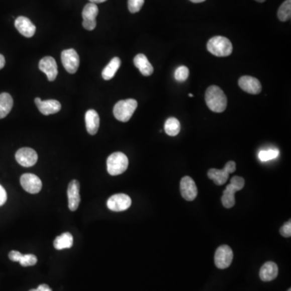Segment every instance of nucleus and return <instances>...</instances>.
<instances>
[{
    "instance_id": "nucleus-12",
    "label": "nucleus",
    "mask_w": 291,
    "mask_h": 291,
    "mask_svg": "<svg viewBox=\"0 0 291 291\" xmlns=\"http://www.w3.org/2000/svg\"><path fill=\"white\" fill-rule=\"evenodd\" d=\"M39 69L46 74L48 80H55L58 71V65L54 58L47 56L41 59L39 62Z\"/></svg>"
},
{
    "instance_id": "nucleus-11",
    "label": "nucleus",
    "mask_w": 291,
    "mask_h": 291,
    "mask_svg": "<svg viewBox=\"0 0 291 291\" xmlns=\"http://www.w3.org/2000/svg\"><path fill=\"white\" fill-rule=\"evenodd\" d=\"M180 192L183 199L192 202L198 196V188L195 182L190 176H184L180 180Z\"/></svg>"
},
{
    "instance_id": "nucleus-31",
    "label": "nucleus",
    "mask_w": 291,
    "mask_h": 291,
    "mask_svg": "<svg viewBox=\"0 0 291 291\" xmlns=\"http://www.w3.org/2000/svg\"><path fill=\"white\" fill-rule=\"evenodd\" d=\"M230 184H231V185H233L234 187L237 189V191H240V190L244 188L245 181H244V178L236 176L231 178V183H230Z\"/></svg>"
},
{
    "instance_id": "nucleus-42",
    "label": "nucleus",
    "mask_w": 291,
    "mask_h": 291,
    "mask_svg": "<svg viewBox=\"0 0 291 291\" xmlns=\"http://www.w3.org/2000/svg\"><path fill=\"white\" fill-rule=\"evenodd\" d=\"M188 96H189V97H193V95H192V94H188Z\"/></svg>"
},
{
    "instance_id": "nucleus-41",
    "label": "nucleus",
    "mask_w": 291,
    "mask_h": 291,
    "mask_svg": "<svg viewBox=\"0 0 291 291\" xmlns=\"http://www.w3.org/2000/svg\"><path fill=\"white\" fill-rule=\"evenodd\" d=\"M29 291H39V290H38V289H37H37H30V290Z\"/></svg>"
},
{
    "instance_id": "nucleus-18",
    "label": "nucleus",
    "mask_w": 291,
    "mask_h": 291,
    "mask_svg": "<svg viewBox=\"0 0 291 291\" xmlns=\"http://www.w3.org/2000/svg\"><path fill=\"white\" fill-rule=\"evenodd\" d=\"M85 123L87 132L91 135H95L100 127V117L95 110H87L85 114Z\"/></svg>"
},
{
    "instance_id": "nucleus-16",
    "label": "nucleus",
    "mask_w": 291,
    "mask_h": 291,
    "mask_svg": "<svg viewBox=\"0 0 291 291\" xmlns=\"http://www.w3.org/2000/svg\"><path fill=\"white\" fill-rule=\"evenodd\" d=\"M15 27L17 28L19 33L28 38L33 37L36 33L35 25L27 17H17L15 21Z\"/></svg>"
},
{
    "instance_id": "nucleus-1",
    "label": "nucleus",
    "mask_w": 291,
    "mask_h": 291,
    "mask_svg": "<svg viewBox=\"0 0 291 291\" xmlns=\"http://www.w3.org/2000/svg\"><path fill=\"white\" fill-rule=\"evenodd\" d=\"M206 102L211 111L215 113H223L225 111L227 106V99L225 93L220 87L213 85L207 88L206 91Z\"/></svg>"
},
{
    "instance_id": "nucleus-4",
    "label": "nucleus",
    "mask_w": 291,
    "mask_h": 291,
    "mask_svg": "<svg viewBox=\"0 0 291 291\" xmlns=\"http://www.w3.org/2000/svg\"><path fill=\"white\" fill-rule=\"evenodd\" d=\"M129 159L124 153L115 152L107 159L108 172L111 176H118L128 168Z\"/></svg>"
},
{
    "instance_id": "nucleus-33",
    "label": "nucleus",
    "mask_w": 291,
    "mask_h": 291,
    "mask_svg": "<svg viewBox=\"0 0 291 291\" xmlns=\"http://www.w3.org/2000/svg\"><path fill=\"white\" fill-rule=\"evenodd\" d=\"M23 254H21V252H18V251H11L9 255V259L15 262H19Z\"/></svg>"
},
{
    "instance_id": "nucleus-27",
    "label": "nucleus",
    "mask_w": 291,
    "mask_h": 291,
    "mask_svg": "<svg viewBox=\"0 0 291 291\" xmlns=\"http://www.w3.org/2000/svg\"><path fill=\"white\" fill-rule=\"evenodd\" d=\"M278 150L271 149V150H266V151H260L258 156L260 161L266 162L276 159L278 156Z\"/></svg>"
},
{
    "instance_id": "nucleus-35",
    "label": "nucleus",
    "mask_w": 291,
    "mask_h": 291,
    "mask_svg": "<svg viewBox=\"0 0 291 291\" xmlns=\"http://www.w3.org/2000/svg\"><path fill=\"white\" fill-rule=\"evenodd\" d=\"M7 198L8 197H7L6 191L2 186L0 185V207L6 203Z\"/></svg>"
},
{
    "instance_id": "nucleus-37",
    "label": "nucleus",
    "mask_w": 291,
    "mask_h": 291,
    "mask_svg": "<svg viewBox=\"0 0 291 291\" xmlns=\"http://www.w3.org/2000/svg\"><path fill=\"white\" fill-rule=\"evenodd\" d=\"M5 66V58L4 55L0 54V70L4 68Z\"/></svg>"
},
{
    "instance_id": "nucleus-3",
    "label": "nucleus",
    "mask_w": 291,
    "mask_h": 291,
    "mask_svg": "<svg viewBox=\"0 0 291 291\" xmlns=\"http://www.w3.org/2000/svg\"><path fill=\"white\" fill-rule=\"evenodd\" d=\"M138 107L136 100L127 99L120 101L114 108V115L116 119L122 122H127L132 118L133 114Z\"/></svg>"
},
{
    "instance_id": "nucleus-34",
    "label": "nucleus",
    "mask_w": 291,
    "mask_h": 291,
    "mask_svg": "<svg viewBox=\"0 0 291 291\" xmlns=\"http://www.w3.org/2000/svg\"><path fill=\"white\" fill-rule=\"evenodd\" d=\"M226 170H227L228 173H233L234 171H236V164L234 161L227 162L226 163L225 167H224Z\"/></svg>"
},
{
    "instance_id": "nucleus-28",
    "label": "nucleus",
    "mask_w": 291,
    "mask_h": 291,
    "mask_svg": "<svg viewBox=\"0 0 291 291\" xmlns=\"http://www.w3.org/2000/svg\"><path fill=\"white\" fill-rule=\"evenodd\" d=\"M188 75H189V70L185 66H179L175 71V79L180 83H183L187 80Z\"/></svg>"
},
{
    "instance_id": "nucleus-2",
    "label": "nucleus",
    "mask_w": 291,
    "mask_h": 291,
    "mask_svg": "<svg viewBox=\"0 0 291 291\" xmlns=\"http://www.w3.org/2000/svg\"><path fill=\"white\" fill-rule=\"evenodd\" d=\"M207 50L211 54L217 57H227L232 53L233 46L227 37L217 36L209 40Z\"/></svg>"
},
{
    "instance_id": "nucleus-14",
    "label": "nucleus",
    "mask_w": 291,
    "mask_h": 291,
    "mask_svg": "<svg viewBox=\"0 0 291 291\" xmlns=\"http://www.w3.org/2000/svg\"><path fill=\"white\" fill-rule=\"evenodd\" d=\"M36 106L38 108L39 111L43 115H50V114H57L60 111L61 104L56 101V100H47V101H42L41 98L37 97L35 99Z\"/></svg>"
},
{
    "instance_id": "nucleus-15",
    "label": "nucleus",
    "mask_w": 291,
    "mask_h": 291,
    "mask_svg": "<svg viewBox=\"0 0 291 291\" xmlns=\"http://www.w3.org/2000/svg\"><path fill=\"white\" fill-rule=\"evenodd\" d=\"M68 195V207L71 211H76L80 203L79 195V183L78 180H73L70 182L67 189Z\"/></svg>"
},
{
    "instance_id": "nucleus-39",
    "label": "nucleus",
    "mask_w": 291,
    "mask_h": 291,
    "mask_svg": "<svg viewBox=\"0 0 291 291\" xmlns=\"http://www.w3.org/2000/svg\"><path fill=\"white\" fill-rule=\"evenodd\" d=\"M190 1L194 4H200V3L205 2L206 0H190Z\"/></svg>"
},
{
    "instance_id": "nucleus-22",
    "label": "nucleus",
    "mask_w": 291,
    "mask_h": 291,
    "mask_svg": "<svg viewBox=\"0 0 291 291\" xmlns=\"http://www.w3.org/2000/svg\"><path fill=\"white\" fill-rule=\"evenodd\" d=\"M237 192L233 185L231 184L227 186V188L223 191V197H222V203L223 207L227 209L232 208L236 204V199H235V194Z\"/></svg>"
},
{
    "instance_id": "nucleus-38",
    "label": "nucleus",
    "mask_w": 291,
    "mask_h": 291,
    "mask_svg": "<svg viewBox=\"0 0 291 291\" xmlns=\"http://www.w3.org/2000/svg\"><path fill=\"white\" fill-rule=\"evenodd\" d=\"M89 1L95 5V4H102V3L106 2L107 0H89Z\"/></svg>"
},
{
    "instance_id": "nucleus-9",
    "label": "nucleus",
    "mask_w": 291,
    "mask_h": 291,
    "mask_svg": "<svg viewBox=\"0 0 291 291\" xmlns=\"http://www.w3.org/2000/svg\"><path fill=\"white\" fill-rule=\"evenodd\" d=\"M21 184L26 192L37 194L42 190V182L34 174L25 173L21 177Z\"/></svg>"
},
{
    "instance_id": "nucleus-23",
    "label": "nucleus",
    "mask_w": 291,
    "mask_h": 291,
    "mask_svg": "<svg viewBox=\"0 0 291 291\" xmlns=\"http://www.w3.org/2000/svg\"><path fill=\"white\" fill-rule=\"evenodd\" d=\"M120 58H118V57L113 58L110 61V63L107 65L106 68L104 69L103 71H102L103 79H106V80H110V79H113L118 69L120 68Z\"/></svg>"
},
{
    "instance_id": "nucleus-5",
    "label": "nucleus",
    "mask_w": 291,
    "mask_h": 291,
    "mask_svg": "<svg viewBox=\"0 0 291 291\" xmlns=\"http://www.w3.org/2000/svg\"><path fill=\"white\" fill-rule=\"evenodd\" d=\"M233 252L229 246H219L215 252V265L221 269L228 268L233 260Z\"/></svg>"
},
{
    "instance_id": "nucleus-17",
    "label": "nucleus",
    "mask_w": 291,
    "mask_h": 291,
    "mask_svg": "<svg viewBox=\"0 0 291 291\" xmlns=\"http://www.w3.org/2000/svg\"><path fill=\"white\" fill-rule=\"evenodd\" d=\"M278 274V267L273 261L264 263L260 268V277L263 281H270L274 280Z\"/></svg>"
},
{
    "instance_id": "nucleus-32",
    "label": "nucleus",
    "mask_w": 291,
    "mask_h": 291,
    "mask_svg": "<svg viewBox=\"0 0 291 291\" xmlns=\"http://www.w3.org/2000/svg\"><path fill=\"white\" fill-rule=\"evenodd\" d=\"M280 233L284 237L288 238L291 236V221L286 222L280 229Z\"/></svg>"
},
{
    "instance_id": "nucleus-21",
    "label": "nucleus",
    "mask_w": 291,
    "mask_h": 291,
    "mask_svg": "<svg viewBox=\"0 0 291 291\" xmlns=\"http://www.w3.org/2000/svg\"><path fill=\"white\" fill-rule=\"evenodd\" d=\"M208 177L214 180L215 184L223 185L226 184V182L229 178V173L227 172L225 168L219 170L216 168H211L208 171Z\"/></svg>"
},
{
    "instance_id": "nucleus-29",
    "label": "nucleus",
    "mask_w": 291,
    "mask_h": 291,
    "mask_svg": "<svg viewBox=\"0 0 291 291\" xmlns=\"http://www.w3.org/2000/svg\"><path fill=\"white\" fill-rule=\"evenodd\" d=\"M37 258L35 255L26 254L23 255L19 263L24 267L33 266L37 264Z\"/></svg>"
},
{
    "instance_id": "nucleus-43",
    "label": "nucleus",
    "mask_w": 291,
    "mask_h": 291,
    "mask_svg": "<svg viewBox=\"0 0 291 291\" xmlns=\"http://www.w3.org/2000/svg\"><path fill=\"white\" fill-rule=\"evenodd\" d=\"M287 291H291V289H288V290H287Z\"/></svg>"
},
{
    "instance_id": "nucleus-7",
    "label": "nucleus",
    "mask_w": 291,
    "mask_h": 291,
    "mask_svg": "<svg viewBox=\"0 0 291 291\" xmlns=\"http://www.w3.org/2000/svg\"><path fill=\"white\" fill-rule=\"evenodd\" d=\"M99 13L98 7L95 4L90 3L87 4L83 8V26L85 29L88 31H91L96 27V17Z\"/></svg>"
},
{
    "instance_id": "nucleus-40",
    "label": "nucleus",
    "mask_w": 291,
    "mask_h": 291,
    "mask_svg": "<svg viewBox=\"0 0 291 291\" xmlns=\"http://www.w3.org/2000/svg\"><path fill=\"white\" fill-rule=\"evenodd\" d=\"M256 1H257V2L263 3L264 2L265 0H256Z\"/></svg>"
},
{
    "instance_id": "nucleus-26",
    "label": "nucleus",
    "mask_w": 291,
    "mask_h": 291,
    "mask_svg": "<svg viewBox=\"0 0 291 291\" xmlns=\"http://www.w3.org/2000/svg\"><path fill=\"white\" fill-rule=\"evenodd\" d=\"M279 20L283 22L288 21L291 17V0H285L279 8L277 12Z\"/></svg>"
},
{
    "instance_id": "nucleus-20",
    "label": "nucleus",
    "mask_w": 291,
    "mask_h": 291,
    "mask_svg": "<svg viewBox=\"0 0 291 291\" xmlns=\"http://www.w3.org/2000/svg\"><path fill=\"white\" fill-rule=\"evenodd\" d=\"M13 107V99L7 92L0 94V119L6 118Z\"/></svg>"
},
{
    "instance_id": "nucleus-36",
    "label": "nucleus",
    "mask_w": 291,
    "mask_h": 291,
    "mask_svg": "<svg viewBox=\"0 0 291 291\" xmlns=\"http://www.w3.org/2000/svg\"><path fill=\"white\" fill-rule=\"evenodd\" d=\"M37 289L39 291H52L50 289V287L49 285H46V284H42V285H40L39 286L37 287Z\"/></svg>"
},
{
    "instance_id": "nucleus-19",
    "label": "nucleus",
    "mask_w": 291,
    "mask_h": 291,
    "mask_svg": "<svg viewBox=\"0 0 291 291\" xmlns=\"http://www.w3.org/2000/svg\"><path fill=\"white\" fill-rule=\"evenodd\" d=\"M134 63L137 68L139 69L141 74L144 76H150L154 72V68L151 62H149L147 56L139 54L134 58Z\"/></svg>"
},
{
    "instance_id": "nucleus-30",
    "label": "nucleus",
    "mask_w": 291,
    "mask_h": 291,
    "mask_svg": "<svg viewBox=\"0 0 291 291\" xmlns=\"http://www.w3.org/2000/svg\"><path fill=\"white\" fill-rule=\"evenodd\" d=\"M145 0H128V9L131 13H139L144 5Z\"/></svg>"
},
{
    "instance_id": "nucleus-8",
    "label": "nucleus",
    "mask_w": 291,
    "mask_h": 291,
    "mask_svg": "<svg viewBox=\"0 0 291 291\" xmlns=\"http://www.w3.org/2000/svg\"><path fill=\"white\" fill-rule=\"evenodd\" d=\"M62 65L67 72L70 74L76 73L79 66V54L74 49L63 50L62 53Z\"/></svg>"
},
{
    "instance_id": "nucleus-6",
    "label": "nucleus",
    "mask_w": 291,
    "mask_h": 291,
    "mask_svg": "<svg viewBox=\"0 0 291 291\" xmlns=\"http://www.w3.org/2000/svg\"><path fill=\"white\" fill-rule=\"evenodd\" d=\"M132 201L128 195L124 193L114 194L107 202L108 208L115 212L126 211L131 206Z\"/></svg>"
},
{
    "instance_id": "nucleus-10",
    "label": "nucleus",
    "mask_w": 291,
    "mask_h": 291,
    "mask_svg": "<svg viewBox=\"0 0 291 291\" xmlns=\"http://www.w3.org/2000/svg\"><path fill=\"white\" fill-rule=\"evenodd\" d=\"M37 152L33 149L29 147H23L19 149L16 153V159L18 162L19 164L25 167H32L35 165L37 162Z\"/></svg>"
},
{
    "instance_id": "nucleus-13",
    "label": "nucleus",
    "mask_w": 291,
    "mask_h": 291,
    "mask_svg": "<svg viewBox=\"0 0 291 291\" xmlns=\"http://www.w3.org/2000/svg\"><path fill=\"white\" fill-rule=\"evenodd\" d=\"M239 86L243 91L249 93V94H252V95L259 94L262 89L260 82L258 79H256L254 77L248 76V75L242 76L239 79Z\"/></svg>"
},
{
    "instance_id": "nucleus-24",
    "label": "nucleus",
    "mask_w": 291,
    "mask_h": 291,
    "mask_svg": "<svg viewBox=\"0 0 291 291\" xmlns=\"http://www.w3.org/2000/svg\"><path fill=\"white\" fill-rule=\"evenodd\" d=\"M73 243H74V240H73L72 235L69 232H65L61 236L55 238L54 241V247L57 250L70 248L72 247Z\"/></svg>"
},
{
    "instance_id": "nucleus-25",
    "label": "nucleus",
    "mask_w": 291,
    "mask_h": 291,
    "mask_svg": "<svg viewBox=\"0 0 291 291\" xmlns=\"http://www.w3.org/2000/svg\"><path fill=\"white\" fill-rule=\"evenodd\" d=\"M164 130L169 136H176L180 131V122L176 118H169L164 124Z\"/></svg>"
}]
</instances>
